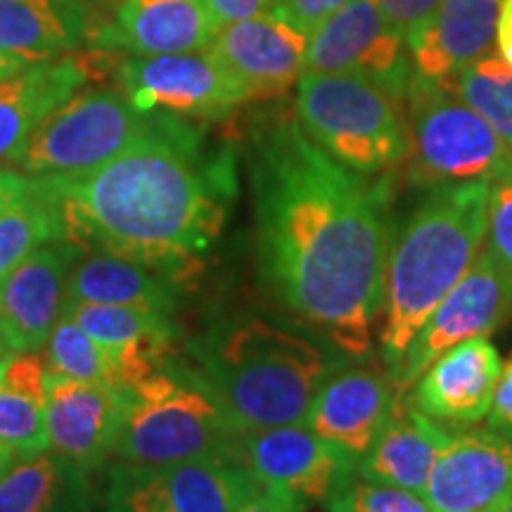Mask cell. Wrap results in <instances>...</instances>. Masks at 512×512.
<instances>
[{
	"label": "cell",
	"instance_id": "33",
	"mask_svg": "<svg viewBox=\"0 0 512 512\" xmlns=\"http://www.w3.org/2000/svg\"><path fill=\"white\" fill-rule=\"evenodd\" d=\"M484 247L512 275V174L489 183Z\"/></svg>",
	"mask_w": 512,
	"mask_h": 512
},
{
	"label": "cell",
	"instance_id": "8",
	"mask_svg": "<svg viewBox=\"0 0 512 512\" xmlns=\"http://www.w3.org/2000/svg\"><path fill=\"white\" fill-rule=\"evenodd\" d=\"M406 119L413 174L420 183L498 181L512 174V150L501 136L441 81L411 72Z\"/></svg>",
	"mask_w": 512,
	"mask_h": 512
},
{
	"label": "cell",
	"instance_id": "7",
	"mask_svg": "<svg viewBox=\"0 0 512 512\" xmlns=\"http://www.w3.org/2000/svg\"><path fill=\"white\" fill-rule=\"evenodd\" d=\"M164 117L138 110L119 88L74 93L36 128L15 166L38 181L86 176L152 136Z\"/></svg>",
	"mask_w": 512,
	"mask_h": 512
},
{
	"label": "cell",
	"instance_id": "28",
	"mask_svg": "<svg viewBox=\"0 0 512 512\" xmlns=\"http://www.w3.org/2000/svg\"><path fill=\"white\" fill-rule=\"evenodd\" d=\"M48 368L38 351L12 354L0 380V441L22 458H34L48 448Z\"/></svg>",
	"mask_w": 512,
	"mask_h": 512
},
{
	"label": "cell",
	"instance_id": "10",
	"mask_svg": "<svg viewBox=\"0 0 512 512\" xmlns=\"http://www.w3.org/2000/svg\"><path fill=\"white\" fill-rule=\"evenodd\" d=\"M512 316V275L482 247L475 264L422 323L418 335L389 377L406 396L437 358L472 337H489Z\"/></svg>",
	"mask_w": 512,
	"mask_h": 512
},
{
	"label": "cell",
	"instance_id": "24",
	"mask_svg": "<svg viewBox=\"0 0 512 512\" xmlns=\"http://www.w3.org/2000/svg\"><path fill=\"white\" fill-rule=\"evenodd\" d=\"M451 437L453 434L437 420L427 418L401 396L373 446L358 463V475L370 482L425 494L432 467Z\"/></svg>",
	"mask_w": 512,
	"mask_h": 512
},
{
	"label": "cell",
	"instance_id": "25",
	"mask_svg": "<svg viewBox=\"0 0 512 512\" xmlns=\"http://www.w3.org/2000/svg\"><path fill=\"white\" fill-rule=\"evenodd\" d=\"M178 280L157 268L107 252H83L69 273L67 302L131 306L174 316Z\"/></svg>",
	"mask_w": 512,
	"mask_h": 512
},
{
	"label": "cell",
	"instance_id": "31",
	"mask_svg": "<svg viewBox=\"0 0 512 512\" xmlns=\"http://www.w3.org/2000/svg\"><path fill=\"white\" fill-rule=\"evenodd\" d=\"M43 358H46L48 373L74 377L81 382L105 384L117 392L131 394L126 389L114 356L81 325H76L72 318L60 316L57 320L46 347H43Z\"/></svg>",
	"mask_w": 512,
	"mask_h": 512
},
{
	"label": "cell",
	"instance_id": "12",
	"mask_svg": "<svg viewBox=\"0 0 512 512\" xmlns=\"http://www.w3.org/2000/svg\"><path fill=\"white\" fill-rule=\"evenodd\" d=\"M304 74H356L406 98L408 41L373 0H349L309 36Z\"/></svg>",
	"mask_w": 512,
	"mask_h": 512
},
{
	"label": "cell",
	"instance_id": "23",
	"mask_svg": "<svg viewBox=\"0 0 512 512\" xmlns=\"http://www.w3.org/2000/svg\"><path fill=\"white\" fill-rule=\"evenodd\" d=\"M91 79L81 57L31 62L0 86V166H15L36 128Z\"/></svg>",
	"mask_w": 512,
	"mask_h": 512
},
{
	"label": "cell",
	"instance_id": "19",
	"mask_svg": "<svg viewBox=\"0 0 512 512\" xmlns=\"http://www.w3.org/2000/svg\"><path fill=\"white\" fill-rule=\"evenodd\" d=\"M219 29L204 0H117L112 19L91 41L131 57L200 53Z\"/></svg>",
	"mask_w": 512,
	"mask_h": 512
},
{
	"label": "cell",
	"instance_id": "2",
	"mask_svg": "<svg viewBox=\"0 0 512 512\" xmlns=\"http://www.w3.org/2000/svg\"><path fill=\"white\" fill-rule=\"evenodd\" d=\"M62 219V238L157 268L178 283L202 266L226 223V171L202 157L178 117L79 178L43 181Z\"/></svg>",
	"mask_w": 512,
	"mask_h": 512
},
{
	"label": "cell",
	"instance_id": "38",
	"mask_svg": "<svg viewBox=\"0 0 512 512\" xmlns=\"http://www.w3.org/2000/svg\"><path fill=\"white\" fill-rule=\"evenodd\" d=\"M238 512H304V498L280 486H261Z\"/></svg>",
	"mask_w": 512,
	"mask_h": 512
},
{
	"label": "cell",
	"instance_id": "32",
	"mask_svg": "<svg viewBox=\"0 0 512 512\" xmlns=\"http://www.w3.org/2000/svg\"><path fill=\"white\" fill-rule=\"evenodd\" d=\"M330 512H432L427 498L401 486L370 482L356 475L328 503Z\"/></svg>",
	"mask_w": 512,
	"mask_h": 512
},
{
	"label": "cell",
	"instance_id": "16",
	"mask_svg": "<svg viewBox=\"0 0 512 512\" xmlns=\"http://www.w3.org/2000/svg\"><path fill=\"white\" fill-rule=\"evenodd\" d=\"M81 247L55 240L0 280V339L10 351H41L62 316L69 273Z\"/></svg>",
	"mask_w": 512,
	"mask_h": 512
},
{
	"label": "cell",
	"instance_id": "37",
	"mask_svg": "<svg viewBox=\"0 0 512 512\" xmlns=\"http://www.w3.org/2000/svg\"><path fill=\"white\" fill-rule=\"evenodd\" d=\"M219 27L271 12L275 0H204Z\"/></svg>",
	"mask_w": 512,
	"mask_h": 512
},
{
	"label": "cell",
	"instance_id": "1",
	"mask_svg": "<svg viewBox=\"0 0 512 512\" xmlns=\"http://www.w3.org/2000/svg\"><path fill=\"white\" fill-rule=\"evenodd\" d=\"M254 207L266 290L344 354L366 356L392 245L387 188L283 121L256 143Z\"/></svg>",
	"mask_w": 512,
	"mask_h": 512
},
{
	"label": "cell",
	"instance_id": "14",
	"mask_svg": "<svg viewBox=\"0 0 512 512\" xmlns=\"http://www.w3.org/2000/svg\"><path fill=\"white\" fill-rule=\"evenodd\" d=\"M309 36L264 12L216 31L209 53L233 76L245 100H273L290 93L304 76Z\"/></svg>",
	"mask_w": 512,
	"mask_h": 512
},
{
	"label": "cell",
	"instance_id": "42",
	"mask_svg": "<svg viewBox=\"0 0 512 512\" xmlns=\"http://www.w3.org/2000/svg\"><path fill=\"white\" fill-rule=\"evenodd\" d=\"M19 460H24L19 453L12 448L10 444H5V441H0V479H3L8 472L15 467Z\"/></svg>",
	"mask_w": 512,
	"mask_h": 512
},
{
	"label": "cell",
	"instance_id": "29",
	"mask_svg": "<svg viewBox=\"0 0 512 512\" xmlns=\"http://www.w3.org/2000/svg\"><path fill=\"white\" fill-rule=\"evenodd\" d=\"M55 240H64L60 211L46 183L38 181L34 190L0 214V280L8 278L36 249Z\"/></svg>",
	"mask_w": 512,
	"mask_h": 512
},
{
	"label": "cell",
	"instance_id": "21",
	"mask_svg": "<svg viewBox=\"0 0 512 512\" xmlns=\"http://www.w3.org/2000/svg\"><path fill=\"white\" fill-rule=\"evenodd\" d=\"M62 316L72 318L110 351L128 392H133L145 377L171 361L176 342V325L171 320L174 316L131 309V306L67 302V299L62 304Z\"/></svg>",
	"mask_w": 512,
	"mask_h": 512
},
{
	"label": "cell",
	"instance_id": "20",
	"mask_svg": "<svg viewBox=\"0 0 512 512\" xmlns=\"http://www.w3.org/2000/svg\"><path fill=\"white\" fill-rule=\"evenodd\" d=\"M501 354L489 337H472L444 351L411 387V406L444 425H472L491 411Z\"/></svg>",
	"mask_w": 512,
	"mask_h": 512
},
{
	"label": "cell",
	"instance_id": "9",
	"mask_svg": "<svg viewBox=\"0 0 512 512\" xmlns=\"http://www.w3.org/2000/svg\"><path fill=\"white\" fill-rule=\"evenodd\" d=\"M259 479L240 460L202 458L166 465L114 463L107 467L102 512H238Z\"/></svg>",
	"mask_w": 512,
	"mask_h": 512
},
{
	"label": "cell",
	"instance_id": "43",
	"mask_svg": "<svg viewBox=\"0 0 512 512\" xmlns=\"http://www.w3.org/2000/svg\"><path fill=\"white\" fill-rule=\"evenodd\" d=\"M12 354H15V351H10L8 344H5L3 339H0V380H3L5 366H8V361H10V356H12Z\"/></svg>",
	"mask_w": 512,
	"mask_h": 512
},
{
	"label": "cell",
	"instance_id": "3",
	"mask_svg": "<svg viewBox=\"0 0 512 512\" xmlns=\"http://www.w3.org/2000/svg\"><path fill=\"white\" fill-rule=\"evenodd\" d=\"M486 200V181L437 185L389 245L380 335L387 373L482 252Z\"/></svg>",
	"mask_w": 512,
	"mask_h": 512
},
{
	"label": "cell",
	"instance_id": "17",
	"mask_svg": "<svg viewBox=\"0 0 512 512\" xmlns=\"http://www.w3.org/2000/svg\"><path fill=\"white\" fill-rule=\"evenodd\" d=\"M422 496L432 512H498L512 498V437L496 430L451 437Z\"/></svg>",
	"mask_w": 512,
	"mask_h": 512
},
{
	"label": "cell",
	"instance_id": "45",
	"mask_svg": "<svg viewBox=\"0 0 512 512\" xmlns=\"http://www.w3.org/2000/svg\"><path fill=\"white\" fill-rule=\"evenodd\" d=\"M107 3H117V0H107Z\"/></svg>",
	"mask_w": 512,
	"mask_h": 512
},
{
	"label": "cell",
	"instance_id": "34",
	"mask_svg": "<svg viewBox=\"0 0 512 512\" xmlns=\"http://www.w3.org/2000/svg\"><path fill=\"white\" fill-rule=\"evenodd\" d=\"M349 0H275L273 15L311 36L325 19L342 10Z\"/></svg>",
	"mask_w": 512,
	"mask_h": 512
},
{
	"label": "cell",
	"instance_id": "18",
	"mask_svg": "<svg viewBox=\"0 0 512 512\" xmlns=\"http://www.w3.org/2000/svg\"><path fill=\"white\" fill-rule=\"evenodd\" d=\"M399 392L392 377L368 366L337 368L313 394L304 425L361 463L392 415Z\"/></svg>",
	"mask_w": 512,
	"mask_h": 512
},
{
	"label": "cell",
	"instance_id": "5",
	"mask_svg": "<svg viewBox=\"0 0 512 512\" xmlns=\"http://www.w3.org/2000/svg\"><path fill=\"white\" fill-rule=\"evenodd\" d=\"M240 434L200 370L169 361L128 396L114 460L133 465L238 460Z\"/></svg>",
	"mask_w": 512,
	"mask_h": 512
},
{
	"label": "cell",
	"instance_id": "26",
	"mask_svg": "<svg viewBox=\"0 0 512 512\" xmlns=\"http://www.w3.org/2000/svg\"><path fill=\"white\" fill-rule=\"evenodd\" d=\"M91 19L86 0H0V50L55 60L93 38Z\"/></svg>",
	"mask_w": 512,
	"mask_h": 512
},
{
	"label": "cell",
	"instance_id": "15",
	"mask_svg": "<svg viewBox=\"0 0 512 512\" xmlns=\"http://www.w3.org/2000/svg\"><path fill=\"white\" fill-rule=\"evenodd\" d=\"M48 448L83 472L110 463L117 448L128 396L105 384L48 373Z\"/></svg>",
	"mask_w": 512,
	"mask_h": 512
},
{
	"label": "cell",
	"instance_id": "35",
	"mask_svg": "<svg viewBox=\"0 0 512 512\" xmlns=\"http://www.w3.org/2000/svg\"><path fill=\"white\" fill-rule=\"evenodd\" d=\"M373 3L408 41L415 31L430 22L441 0H373Z\"/></svg>",
	"mask_w": 512,
	"mask_h": 512
},
{
	"label": "cell",
	"instance_id": "13",
	"mask_svg": "<svg viewBox=\"0 0 512 512\" xmlns=\"http://www.w3.org/2000/svg\"><path fill=\"white\" fill-rule=\"evenodd\" d=\"M238 460L264 486L328 505L358 475V460L311 432L304 422L242 432Z\"/></svg>",
	"mask_w": 512,
	"mask_h": 512
},
{
	"label": "cell",
	"instance_id": "4",
	"mask_svg": "<svg viewBox=\"0 0 512 512\" xmlns=\"http://www.w3.org/2000/svg\"><path fill=\"white\" fill-rule=\"evenodd\" d=\"M190 354L242 432L302 422L313 394L339 368L311 337L268 318L209 330Z\"/></svg>",
	"mask_w": 512,
	"mask_h": 512
},
{
	"label": "cell",
	"instance_id": "39",
	"mask_svg": "<svg viewBox=\"0 0 512 512\" xmlns=\"http://www.w3.org/2000/svg\"><path fill=\"white\" fill-rule=\"evenodd\" d=\"M36 178L19 171L17 166H0V214L8 211L19 197L36 188Z\"/></svg>",
	"mask_w": 512,
	"mask_h": 512
},
{
	"label": "cell",
	"instance_id": "41",
	"mask_svg": "<svg viewBox=\"0 0 512 512\" xmlns=\"http://www.w3.org/2000/svg\"><path fill=\"white\" fill-rule=\"evenodd\" d=\"M29 64L31 62L24 60V57L3 53V50H0V86H3L5 81H10L12 76H17L19 72H24V69H27Z\"/></svg>",
	"mask_w": 512,
	"mask_h": 512
},
{
	"label": "cell",
	"instance_id": "6",
	"mask_svg": "<svg viewBox=\"0 0 512 512\" xmlns=\"http://www.w3.org/2000/svg\"><path fill=\"white\" fill-rule=\"evenodd\" d=\"M297 121L325 155L356 174H384L411 159L406 102L366 76L304 74Z\"/></svg>",
	"mask_w": 512,
	"mask_h": 512
},
{
	"label": "cell",
	"instance_id": "36",
	"mask_svg": "<svg viewBox=\"0 0 512 512\" xmlns=\"http://www.w3.org/2000/svg\"><path fill=\"white\" fill-rule=\"evenodd\" d=\"M486 418H489L491 430L512 437V356L503 363L501 377L496 382L494 401H491V411Z\"/></svg>",
	"mask_w": 512,
	"mask_h": 512
},
{
	"label": "cell",
	"instance_id": "44",
	"mask_svg": "<svg viewBox=\"0 0 512 512\" xmlns=\"http://www.w3.org/2000/svg\"><path fill=\"white\" fill-rule=\"evenodd\" d=\"M498 512H512V498H510V501H508V503H505V505H503V508H501V510H498Z\"/></svg>",
	"mask_w": 512,
	"mask_h": 512
},
{
	"label": "cell",
	"instance_id": "22",
	"mask_svg": "<svg viewBox=\"0 0 512 512\" xmlns=\"http://www.w3.org/2000/svg\"><path fill=\"white\" fill-rule=\"evenodd\" d=\"M503 0H441L437 12L408 38L411 72L444 81L498 46Z\"/></svg>",
	"mask_w": 512,
	"mask_h": 512
},
{
	"label": "cell",
	"instance_id": "30",
	"mask_svg": "<svg viewBox=\"0 0 512 512\" xmlns=\"http://www.w3.org/2000/svg\"><path fill=\"white\" fill-rule=\"evenodd\" d=\"M477 114H482L512 150V64L494 50L441 81Z\"/></svg>",
	"mask_w": 512,
	"mask_h": 512
},
{
	"label": "cell",
	"instance_id": "27",
	"mask_svg": "<svg viewBox=\"0 0 512 512\" xmlns=\"http://www.w3.org/2000/svg\"><path fill=\"white\" fill-rule=\"evenodd\" d=\"M98 503L91 472L53 451L19 460L0 479V512H93Z\"/></svg>",
	"mask_w": 512,
	"mask_h": 512
},
{
	"label": "cell",
	"instance_id": "40",
	"mask_svg": "<svg viewBox=\"0 0 512 512\" xmlns=\"http://www.w3.org/2000/svg\"><path fill=\"white\" fill-rule=\"evenodd\" d=\"M498 53L512 64V0H503L498 19Z\"/></svg>",
	"mask_w": 512,
	"mask_h": 512
},
{
	"label": "cell",
	"instance_id": "11",
	"mask_svg": "<svg viewBox=\"0 0 512 512\" xmlns=\"http://www.w3.org/2000/svg\"><path fill=\"white\" fill-rule=\"evenodd\" d=\"M114 79L138 110L178 119L223 117L247 102L209 48L200 53L124 57Z\"/></svg>",
	"mask_w": 512,
	"mask_h": 512
}]
</instances>
